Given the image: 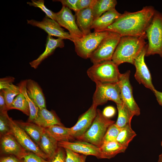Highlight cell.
<instances>
[{"instance_id":"cell-1","label":"cell","mask_w":162,"mask_h":162,"mask_svg":"<svg viewBox=\"0 0 162 162\" xmlns=\"http://www.w3.org/2000/svg\"><path fill=\"white\" fill-rule=\"evenodd\" d=\"M156 11L153 7L149 6L135 12L125 11L104 31L116 32L121 37H140L146 39V30Z\"/></svg>"},{"instance_id":"cell-2","label":"cell","mask_w":162,"mask_h":162,"mask_svg":"<svg viewBox=\"0 0 162 162\" xmlns=\"http://www.w3.org/2000/svg\"><path fill=\"white\" fill-rule=\"evenodd\" d=\"M144 38L140 37H121L112 60L118 66L127 62L134 64L135 59L147 45Z\"/></svg>"},{"instance_id":"cell-3","label":"cell","mask_w":162,"mask_h":162,"mask_svg":"<svg viewBox=\"0 0 162 162\" xmlns=\"http://www.w3.org/2000/svg\"><path fill=\"white\" fill-rule=\"evenodd\" d=\"M118 66L112 60L104 61L93 64L88 69L87 73L96 84L116 83L121 74Z\"/></svg>"},{"instance_id":"cell-4","label":"cell","mask_w":162,"mask_h":162,"mask_svg":"<svg viewBox=\"0 0 162 162\" xmlns=\"http://www.w3.org/2000/svg\"><path fill=\"white\" fill-rule=\"evenodd\" d=\"M148 44L145 56L158 54L162 58V13L157 10L146 31Z\"/></svg>"},{"instance_id":"cell-5","label":"cell","mask_w":162,"mask_h":162,"mask_svg":"<svg viewBox=\"0 0 162 162\" xmlns=\"http://www.w3.org/2000/svg\"><path fill=\"white\" fill-rule=\"evenodd\" d=\"M115 122L104 116L99 109L91 125L78 139L100 147L103 142L104 136L109 127Z\"/></svg>"},{"instance_id":"cell-6","label":"cell","mask_w":162,"mask_h":162,"mask_svg":"<svg viewBox=\"0 0 162 162\" xmlns=\"http://www.w3.org/2000/svg\"><path fill=\"white\" fill-rule=\"evenodd\" d=\"M109 32H94L74 39L73 42L77 55L84 59L89 58L102 40L109 34Z\"/></svg>"},{"instance_id":"cell-7","label":"cell","mask_w":162,"mask_h":162,"mask_svg":"<svg viewBox=\"0 0 162 162\" xmlns=\"http://www.w3.org/2000/svg\"><path fill=\"white\" fill-rule=\"evenodd\" d=\"M121 37L117 33L109 32V34L102 40L90 56L89 58L93 64L112 60Z\"/></svg>"},{"instance_id":"cell-8","label":"cell","mask_w":162,"mask_h":162,"mask_svg":"<svg viewBox=\"0 0 162 162\" xmlns=\"http://www.w3.org/2000/svg\"><path fill=\"white\" fill-rule=\"evenodd\" d=\"M92 97V104L97 106L111 100L116 104H121L120 89L118 82L96 84Z\"/></svg>"},{"instance_id":"cell-9","label":"cell","mask_w":162,"mask_h":162,"mask_svg":"<svg viewBox=\"0 0 162 162\" xmlns=\"http://www.w3.org/2000/svg\"><path fill=\"white\" fill-rule=\"evenodd\" d=\"M130 71L121 74L118 82L122 100L134 116L140 114V109L134 98L132 86L130 81Z\"/></svg>"},{"instance_id":"cell-10","label":"cell","mask_w":162,"mask_h":162,"mask_svg":"<svg viewBox=\"0 0 162 162\" xmlns=\"http://www.w3.org/2000/svg\"><path fill=\"white\" fill-rule=\"evenodd\" d=\"M10 124L12 134L26 151L34 153L45 160L48 158L39 146L11 118H10Z\"/></svg>"},{"instance_id":"cell-11","label":"cell","mask_w":162,"mask_h":162,"mask_svg":"<svg viewBox=\"0 0 162 162\" xmlns=\"http://www.w3.org/2000/svg\"><path fill=\"white\" fill-rule=\"evenodd\" d=\"M76 18L70 10L64 6L59 12L56 13V21L69 31L73 41L84 36L76 24Z\"/></svg>"},{"instance_id":"cell-12","label":"cell","mask_w":162,"mask_h":162,"mask_svg":"<svg viewBox=\"0 0 162 162\" xmlns=\"http://www.w3.org/2000/svg\"><path fill=\"white\" fill-rule=\"evenodd\" d=\"M147 47V44L134 60V65L136 68L134 77L140 84H143L153 92L156 89L152 84L151 75L144 59Z\"/></svg>"},{"instance_id":"cell-13","label":"cell","mask_w":162,"mask_h":162,"mask_svg":"<svg viewBox=\"0 0 162 162\" xmlns=\"http://www.w3.org/2000/svg\"><path fill=\"white\" fill-rule=\"evenodd\" d=\"M27 22L28 24L43 29L48 35L56 36L63 39H68L73 41L69 32H65L56 21L46 16L41 21L32 19L27 20Z\"/></svg>"},{"instance_id":"cell-14","label":"cell","mask_w":162,"mask_h":162,"mask_svg":"<svg viewBox=\"0 0 162 162\" xmlns=\"http://www.w3.org/2000/svg\"><path fill=\"white\" fill-rule=\"evenodd\" d=\"M97 107L92 104L89 109L79 117L76 124L70 128L71 135L73 139H78L89 128L96 116Z\"/></svg>"},{"instance_id":"cell-15","label":"cell","mask_w":162,"mask_h":162,"mask_svg":"<svg viewBox=\"0 0 162 162\" xmlns=\"http://www.w3.org/2000/svg\"><path fill=\"white\" fill-rule=\"evenodd\" d=\"M58 145L59 147L69 149L77 153L86 156L93 155L101 158L99 147L86 141H62L58 142Z\"/></svg>"},{"instance_id":"cell-16","label":"cell","mask_w":162,"mask_h":162,"mask_svg":"<svg viewBox=\"0 0 162 162\" xmlns=\"http://www.w3.org/2000/svg\"><path fill=\"white\" fill-rule=\"evenodd\" d=\"M1 137V148L3 153L15 156L20 160L23 159L27 153L26 151L12 134Z\"/></svg>"},{"instance_id":"cell-17","label":"cell","mask_w":162,"mask_h":162,"mask_svg":"<svg viewBox=\"0 0 162 162\" xmlns=\"http://www.w3.org/2000/svg\"><path fill=\"white\" fill-rule=\"evenodd\" d=\"M44 52L37 59L29 63L31 66L34 69H36L43 60L52 55L56 48H63L64 45L63 39H55L49 35L47 37Z\"/></svg>"},{"instance_id":"cell-18","label":"cell","mask_w":162,"mask_h":162,"mask_svg":"<svg viewBox=\"0 0 162 162\" xmlns=\"http://www.w3.org/2000/svg\"><path fill=\"white\" fill-rule=\"evenodd\" d=\"M75 14L76 24L84 36L91 33L94 20L92 8L89 7L78 10Z\"/></svg>"},{"instance_id":"cell-19","label":"cell","mask_w":162,"mask_h":162,"mask_svg":"<svg viewBox=\"0 0 162 162\" xmlns=\"http://www.w3.org/2000/svg\"><path fill=\"white\" fill-rule=\"evenodd\" d=\"M27 93L40 109L46 108V100L42 89L37 82L31 79L26 80Z\"/></svg>"},{"instance_id":"cell-20","label":"cell","mask_w":162,"mask_h":162,"mask_svg":"<svg viewBox=\"0 0 162 162\" xmlns=\"http://www.w3.org/2000/svg\"><path fill=\"white\" fill-rule=\"evenodd\" d=\"M121 14L115 8L107 11L94 20L91 29H94V32L103 31L111 25Z\"/></svg>"},{"instance_id":"cell-21","label":"cell","mask_w":162,"mask_h":162,"mask_svg":"<svg viewBox=\"0 0 162 162\" xmlns=\"http://www.w3.org/2000/svg\"><path fill=\"white\" fill-rule=\"evenodd\" d=\"M33 122L44 129L54 125H62L55 112L46 108L39 109L38 116Z\"/></svg>"},{"instance_id":"cell-22","label":"cell","mask_w":162,"mask_h":162,"mask_svg":"<svg viewBox=\"0 0 162 162\" xmlns=\"http://www.w3.org/2000/svg\"><path fill=\"white\" fill-rule=\"evenodd\" d=\"M127 148L116 141L103 142L99 147L101 158H111L118 153L124 152Z\"/></svg>"},{"instance_id":"cell-23","label":"cell","mask_w":162,"mask_h":162,"mask_svg":"<svg viewBox=\"0 0 162 162\" xmlns=\"http://www.w3.org/2000/svg\"><path fill=\"white\" fill-rule=\"evenodd\" d=\"M58 142L45 130L41 138L39 146L48 158L50 159L54 156L58 149Z\"/></svg>"},{"instance_id":"cell-24","label":"cell","mask_w":162,"mask_h":162,"mask_svg":"<svg viewBox=\"0 0 162 162\" xmlns=\"http://www.w3.org/2000/svg\"><path fill=\"white\" fill-rule=\"evenodd\" d=\"M15 121L39 146L41 136L45 131V129L33 122Z\"/></svg>"},{"instance_id":"cell-25","label":"cell","mask_w":162,"mask_h":162,"mask_svg":"<svg viewBox=\"0 0 162 162\" xmlns=\"http://www.w3.org/2000/svg\"><path fill=\"white\" fill-rule=\"evenodd\" d=\"M117 4L116 0H96L92 7L94 20L104 13L115 8Z\"/></svg>"},{"instance_id":"cell-26","label":"cell","mask_w":162,"mask_h":162,"mask_svg":"<svg viewBox=\"0 0 162 162\" xmlns=\"http://www.w3.org/2000/svg\"><path fill=\"white\" fill-rule=\"evenodd\" d=\"M45 130L58 142L69 141L73 139L71 135L70 128H66L62 125H54Z\"/></svg>"},{"instance_id":"cell-27","label":"cell","mask_w":162,"mask_h":162,"mask_svg":"<svg viewBox=\"0 0 162 162\" xmlns=\"http://www.w3.org/2000/svg\"><path fill=\"white\" fill-rule=\"evenodd\" d=\"M116 105L118 115L115 124L121 129L128 125H131L132 118L134 115L123 103L121 104Z\"/></svg>"},{"instance_id":"cell-28","label":"cell","mask_w":162,"mask_h":162,"mask_svg":"<svg viewBox=\"0 0 162 162\" xmlns=\"http://www.w3.org/2000/svg\"><path fill=\"white\" fill-rule=\"evenodd\" d=\"M26 80L21 81L18 84L21 92L24 95L28 102L30 110L28 122H33L38 116L39 108L28 95L26 89Z\"/></svg>"},{"instance_id":"cell-29","label":"cell","mask_w":162,"mask_h":162,"mask_svg":"<svg viewBox=\"0 0 162 162\" xmlns=\"http://www.w3.org/2000/svg\"><path fill=\"white\" fill-rule=\"evenodd\" d=\"M136 135L132 129L131 125H128L121 129L116 141L127 148L130 142Z\"/></svg>"},{"instance_id":"cell-30","label":"cell","mask_w":162,"mask_h":162,"mask_svg":"<svg viewBox=\"0 0 162 162\" xmlns=\"http://www.w3.org/2000/svg\"><path fill=\"white\" fill-rule=\"evenodd\" d=\"M14 109L21 111L27 116H29L30 110L28 103L21 92L15 98L10 110Z\"/></svg>"},{"instance_id":"cell-31","label":"cell","mask_w":162,"mask_h":162,"mask_svg":"<svg viewBox=\"0 0 162 162\" xmlns=\"http://www.w3.org/2000/svg\"><path fill=\"white\" fill-rule=\"evenodd\" d=\"M2 90L4 93L7 110H9L14 99L21 92L20 87L13 83L8 88Z\"/></svg>"},{"instance_id":"cell-32","label":"cell","mask_w":162,"mask_h":162,"mask_svg":"<svg viewBox=\"0 0 162 162\" xmlns=\"http://www.w3.org/2000/svg\"><path fill=\"white\" fill-rule=\"evenodd\" d=\"M11 134L10 124V117L7 111L0 112V136Z\"/></svg>"},{"instance_id":"cell-33","label":"cell","mask_w":162,"mask_h":162,"mask_svg":"<svg viewBox=\"0 0 162 162\" xmlns=\"http://www.w3.org/2000/svg\"><path fill=\"white\" fill-rule=\"evenodd\" d=\"M31 2H28L27 4L30 6L38 8L45 14L46 16L56 21V13L48 9L44 4V0H32Z\"/></svg>"},{"instance_id":"cell-34","label":"cell","mask_w":162,"mask_h":162,"mask_svg":"<svg viewBox=\"0 0 162 162\" xmlns=\"http://www.w3.org/2000/svg\"><path fill=\"white\" fill-rule=\"evenodd\" d=\"M121 129L115 124L110 125L104 136L102 143L105 142L116 141Z\"/></svg>"},{"instance_id":"cell-35","label":"cell","mask_w":162,"mask_h":162,"mask_svg":"<svg viewBox=\"0 0 162 162\" xmlns=\"http://www.w3.org/2000/svg\"><path fill=\"white\" fill-rule=\"evenodd\" d=\"M66 152L65 162H80L82 155L67 148L65 149Z\"/></svg>"},{"instance_id":"cell-36","label":"cell","mask_w":162,"mask_h":162,"mask_svg":"<svg viewBox=\"0 0 162 162\" xmlns=\"http://www.w3.org/2000/svg\"><path fill=\"white\" fill-rule=\"evenodd\" d=\"M22 162H49L32 152H27L23 159Z\"/></svg>"},{"instance_id":"cell-37","label":"cell","mask_w":162,"mask_h":162,"mask_svg":"<svg viewBox=\"0 0 162 162\" xmlns=\"http://www.w3.org/2000/svg\"><path fill=\"white\" fill-rule=\"evenodd\" d=\"M53 1L61 2L62 6L67 7L70 10H73L75 14L78 11L76 7L78 0H58Z\"/></svg>"},{"instance_id":"cell-38","label":"cell","mask_w":162,"mask_h":162,"mask_svg":"<svg viewBox=\"0 0 162 162\" xmlns=\"http://www.w3.org/2000/svg\"><path fill=\"white\" fill-rule=\"evenodd\" d=\"M96 0H78L76 7L79 10L89 7H92Z\"/></svg>"},{"instance_id":"cell-39","label":"cell","mask_w":162,"mask_h":162,"mask_svg":"<svg viewBox=\"0 0 162 162\" xmlns=\"http://www.w3.org/2000/svg\"><path fill=\"white\" fill-rule=\"evenodd\" d=\"M15 78L12 76H7L0 79V90L8 87L14 82Z\"/></svg>"},{"instance_id":"cell-40","label":"cell","mask_w":162,"mask_h":162,"mask_svg":"<svg viewBox=\"0 0 162 162\" xmlns=\"http://www.w3.org/2000/svg\"><path fill=\"white\" fill-rule=\"evenodd\" d=\"M49 162H65L64 154L62 149L58 148L54 156Z\"/></svg>"},{"instance_id":"cell-41","label":"cell","mask_w":162,"mask_h":162,"mask_svg":"<svg viewBox=\"0 0 162 162\" xmlns=\"http://www.w3.org/2000/svg\"><path fill=\"white\" fill-rule=\"evenodd\" d=\"M104 116L110 118L113 117L116 113L115 108L112 106H109L106 107L102 112Z\"/></svg>"},{"instance_id":"cell-42","label":"cell","mask_w":162,"mask_h":162,"mask_svg":"<svg viewBox=\"0 0 162 162\" xmlns=\"http://www.w3.org/2000/svg\"><path fill=\"white\" fill-rule=\"evenodd\" d=\"M7 106L4 96V93L2 90L0 92V112L7 111Z\"/></svg>"},{"instance_id":"cell-43","label":"cell","mask_w":162,"mask_h":162,"mask_svg":"<svg viewBox=\"0 0 162 162\" xmlns=\"http://www.w3.org/2000/svg\"><path fill=\"white\" fill-rule=\"evenodd\" d=\"M0 162H22L16 157L13 155L4 157L1 158Z\"/></svg>"},{"instance_id":"cell-44","label":"cell","mask_w":162,"mask_h":162,"mask_svg":"<svg viewBox=\"0 0 162 162\" xmlns=\"http://www.w3.org/2000/svg\"><path fill=\"white\" fill-rule=\"evenodd\" d=\"M159 104L162 106V92L155 90L153 92Z\"/></svg>"},{"instance_id":"cell-45","label":"cell","mask_w":162,"mask_h":162,"mask_svg":"<svg viewBox=\"0 0 162 162\" xmlns=\"http://www.w3.org/2000/svg\"><path fill=\"white\" fill-rule=\"evenodd\" d=\"M86 156L85 155H82L81 160L80 162H85Z\"/></svg>"},{"instance_id":"cell-46","label":"cell","mask_w":162,"mask_h":162,"mask_svg":"<svg viewBox=\"0 0 162 162\" xmlns=\"http://www.w3.org/2000/svg\"><path fill=\"white\" fill-rule=\"evenodd\" d=\"M158 162H162V153L159 156Z\"/></svg>"},{"instance_id":"cell-47","label":"cell","mask_w":162,"mask_h":162,"mask_svg":"<svg viewBox=\"0 0 162 162\" xmlns=\"http://www.w3.org/2000/svg\"><path fill=\"white\" fill-rule=\"evenodd\" d=\"M161 145L162 147V141H161Z\"/></svg>"},{"instance_id":"cell-48","label":"cell","mask_w":162,"mask_h":162,"mask_svg":"<svg viewBox=\"0 0 162 162\" xmlns=\"http://www.w3.org/2000/svg\"></svg>"}]
</instances>
